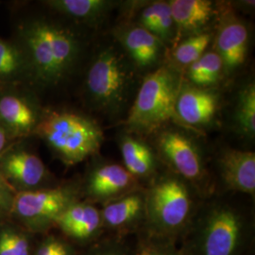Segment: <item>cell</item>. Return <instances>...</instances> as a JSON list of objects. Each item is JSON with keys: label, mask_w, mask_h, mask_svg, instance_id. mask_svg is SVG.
<instances>
[{"label": "cell", "mask_w": 255, "mask_h": 255, "mask_svg": "<svg viewBox=\"0 0 255 255\" xmlns=\"http://www.w3.org/2000/svg\"><path fill=\"white\" fill-rule=\"evenodd\" d=\"M25 54L37 82L55 85L72 69L80 51L73 32L47 21H34L24 28Z\"/></svg>", "instance_id": "cell-1"}, {"label": "cell", "mask_w": 255, "mask_h": 255, "mask_svg": "<svg viewBox=\"0 0 255 255\" xmlns=\"http://www.w3.org/2000/svg\"><path fill=\"white\" fill-rule=\"evenodd\" d=\"M186 232L184 255H247L254 234L248 219L230 205L211 207Z\"/></svg>", "instance_id": "cell-2"}, {"label": "cell", "mask_w": 255, "mask_h": 255, "mask_svg": "<svg viewBox=\"0 0 255 255\" xmlns=\"http://www.w3.org/2000/svg\"><path fill=\"white\" fill-rule=\"evenodd\" d=\"M193 200L182 178L164 176L145 195V222L147 234L174 240L191 223Z\"/></svg>", "instance_id": "cell-3"}, {"label": "cell", "mask_w": 255, "mask_h": 255, "mask_svg": "<svg viewBox=\"0 0 255 255\" xmlns=\"http://www.w3.org/2000/svg\"><path fill=\"white\" fill-rule=\"evenodd\" d=\"M35 131L67 164L80 163L101 148L103 134L90 119L72 113H51Z\"/></svg>", "instance_id": "cell-4"}, {"label": "cell", "mask_w": 255, "mask_h": 255, "mask_svg": "<svg viewBox=\"0 0 255 255\" xmlns=\"http://www.w3.org/2000/svg\"><path fill=\"white\" fill-rule=\"evenodd\" d=\"M180 90L179 79L171 69L162 67L149 74L130 109L128 125L138 130L150 131L178 119L176 102Z\"/></svg>", "instance_id": "cell-5"}, {"label": "cell", "mask_w": 255, "mask_h": 255, "mask_svg": "<svg viewBox=\"0 0 255 255\" xmlns=\"http://www.w3.org/2000/svg\"><path fill=\"white\" fill-rule=\"evenodd\" d=\"M129 73L122 56L109 48L96 58L87 74L86 87L92 100L102 108L120 106L126 98Z\"/></svg>", "instance_id": "cell-6"}, {"label": "cell", "mask_w": 255, "mask_h": 255, "mask_svg": "<svg viewBox=\"0 0 255 255\" xmlns=\"http://www.w3.org/2000/svg\"><path fill=\"white\" fill-rule=\"evenodd\" d=\"M76 196L70 186L26 190L15 195L12 210L29 222L46 225L55 222L64 210L76 203Z\"/></svg>", "instance_id": "cell-7"}, {"label": "cell", "mask_w": 255, "mask_h": 255, "mask_svg": "<svg viewBox=\"0 0 255 255\" xmlns=\"http://www.w3.org/2000/svg\"><path fill=\"white\" fill-rule=\"evenodd\" d=\"M159 149L182 180L199 182L204 177L201 155L194 144L178 131H165L158 140Z\"/></svg>", "instance_id": "cell-8"}, {"label": "cell", "mask_w": 255, "mask_h": 255, "mask_svg": "<svg viewBox=\"0 0 255 255\" xmlns=\"http://www.w3.org/2000/svg\"><path fill=\"white\" fill-rule=\"evenodd\" d=\"M137 179L118 164L100 165L89 176L87 192L98 201H114L135 192Z\"/></svg>", "instance_id": "cell-9"}, {"label": "cell", "mask_w": 255, "mask_h": 255, "mask_svg": "<svg viewBox=\"0 0 255 255\" xmlns=\"http://www.w3.org/2000/svg\"><path fill=\"white\" fill-rule=\"evenodd\" d=\"M219 170L221 180L229 190L255 195V152L226 149L219 158Z\"/></svg>", "instance_id": "cell-10"}, {"label": "cell", "mask_w": 255, "mask_h": 255, "mask_svg": "<svg viewBox=\"0 0 255 255\" xmlns=\"http://www.w3.org/2000/svg\"><path fill=\"white\" fill-rule=\"evenodd\" d=\"M1 174L7 181L30 188L45 181L46 169L36 155L18 149L10 151L2 158Z\"/></svg>", "instance_id": "cell-11"}, {"label": "cell", "mask_w": 255, "mask_h": 255, "mask_svg": "<svg viewBox=\"0 0 255 255\" xmlns=\"http://www.w3.org/2000/svg\"><path fill=\"white\" fill-rule=\"evenodd\" d=\"M103 228L126 231L145 220V196L132 192L105 203L101 210Z\"/></svg>", "instance_id": "cell-12"}, {"label": "cell", "mask_w": 255, "mask_h": 255, "mask_svg": "<svg viewBox=\"0 0 255 255\" xmlns=\"http://www.w3.org/2000/svg\"><path fill=\"white\" fill-rule=\"evenodd\" d=\"M67 236L80 241L97 237L103 228L100 210L87 203H74L55 220Z\"/></svg>", "instance_id": "cell-13"}, {"label": "cell", "mask_w": 255, "mask_h": 255, "mask_svg": "<svg viewBox=\"0 0 255 255\" xmlns=\"http://www.w3.org/2000/svg\"><path fill=\"white\" fill-rule=\"evenodd\" d=\"M218 109V98L212 92L199 88L180 90L176 102L178 119L190 126L210 122Z\"/></svg>", "instance_id": "cell-14"}, {"label": "cell", "mask_w": 255, "mask_h": 255, "mask_svg": "<svg viewBox=\"0 0 255 255\" xmlns=\"http://www.w3.org/2000/svg\"><path fill=\"white\" fill-rule=\"evenodd\" d=\"M249 34L244 24L237 20L229 21L219 30L217 53L222 60L226 72L233 71L245 62Z\"/></svg>", "instance_id": "cell-15"}, {"label": "cell", "mask_w": 255, "mask_h": 255, "mask_svg": "<svg viewBox=\"0 0 255 255\" xmlns=\"http://www.w3.org/2000/svg\"><path fill=\"white\" fill-rule=\"evenodd\" d=\"M36 114L30 104L14 95L0 98V125L15 135H25L35 129Z\"/></svg>", "instance_id": "cell-16"}, {"label": "cell", "mask_w": 255, "mask_h": 255, "mask_svg": "<svg viewBox=\"0 0 255 255\" xmlns=\"http://www.w3.org/2000/svg\"><path fill=\"white\" fill-rule=\"evenodd\" d=\"M161 40L143 27H130L124 33L123 44L138 65L154 64L161 50Z\"/></svg>", "instance_id": "cell-17"}, {"label": "cell", "mask_w": 255, "mask_h": 255, "mask_svg": "<svg viewBox=\"0 0 255 255\" xmlns=\"http://www.w3.org/2000/svg\"><path fill=\"white\" fill-rule=\"evenodd\" d=\"M174 24L184 30H195L205 25L214 14L208 0H172L168 2Z\"/></svg>", "instance_id": "cell-18"}, {"label": "cell", "mask_w": 255, "mask_h": 255, "mask_svg": "<svg viewBox=\"0 0 255 255\" xmlns=\"http://www.w3.org/2000/svg\"><path fill=\"white\" fill-rule=\"evenodd\" d=\"M120 149L124 167L134 178H146L154 172V156L144 143L132 137H124Z\"/></svg>", "instance_id": "cell-19"}, {"label": "cell", "mask_w": 255, "mask_h": 255, "mask_svg": "<svg viewBox=\"0 0 255 255\" xmlns=\"http://www.w3.org/2000/svg\"><path fill=\"white\" fill-rule=\"evenodd\" d=\"M27 71L29 66L25 52L0 39V82H15Z\"/></svg>", "instance_id": "cell-20"}, {"label": "cell", "mask_w": 255, "mask_h": 255, "mask_svg": "<svg viewBox=\"0 0 255 255\" xmlns=\"http://www.w3.org/2000/svg\"><path fill=\"white\" fill-rule=\"evenodd\" d=\"M46 3L61 13L82 21L101 17L109 5L103 0H54Z\"/></svg>", "instance_id": "cell-21"}, {"label": "cell", "mask_w": 255, "mask_h": 255, "mask_svg": "<svg viewBox=\"0 0 255 255\" xmlns=\"http://www.w3.org/2000/svg\"><path fill=\"white\" fill-rule=\"evenodd\" d=\"M223 63L217 52H207L189 66L188 77L197 85H210L219 80Z\"/></svg>", "instance_id": "cell-22"}, {"label": "cell", "mask_w": 255, "mask_h": 255, "mask_svg": "<svg viewBox=\"0 0 255 255\" xmlns=\"http://www.w3.org/2000/svg\"><path fill=\"white\" fill-rule=\"evenodd\" d=\"M237 120L242 132L249 137L255 136V88L254 84L248 85L240 93L237 105Z\"/></svg>", "instance_id": "cell-23"}, {"label": "cell", "mask_w": 255, "mask_h": 255, "mask_svg": "<svg viewBox=\"0 0 255 255\" xmlns=\"http://www.w3.org/2000/svg\"><path fill=\"white\" fill-rule=\"evenodd\" d=\"M211 35L209 33H198L187 38L177 46L174 58L182 65H191L204 54L209 45Z\"/></svg>", "instance_id": "cell-24"}, {"label": "cell", "mask_w": 255, "mask_h": 255, "mask_svg": "<svg viewBox=\"0 0 255 255\" xmlns=\"http://www.w3.org/2000/svg\"><path fill=\"white\" fill-rule=\"evenodd\" d=\"M136 255H184L182 249H178L174 240L151 236L147 233L142 235L137 245Z\"/></svg>", "instance_id": "cell-25"}, {"label": "cell", "mask_w": 255, "mask_h": 255, "mask_svg": "<svg viewBox=\"0 0 255 255\" xmlns=\"http://www.w3.org/2000/svg\"><path fill=\"white\" fill-rule=\"evenodd\" d=\"M29 246L26 237L13 233L0 234V255H28Z\"/></svg>", "instance_id": "cell-26"}, {"label": "cell", "mask_w": 255, "mask_h": 255, "mask_svg": "<svg viewBox=\"0 0 255 255\" xmlns=\"http://www.w3.org/2000/svg\"><path fill=\"white\" fill-rule=\"evenodd\" d=\"M15 194L8 181L0 172V218L12 210Z\"/></svg>", "instance_id": "cell-27"}, {"label": "cell", "mask_w": 255, "mask_h": 255, "mask_svg": "<svg viewBox=\"0 0 255 255\" xmlns=\"http://www.w3.org/2000/svg\"><path fill=\"white\" fill-rule=\"evenodd\" d=\"M89 255H136L122 242L108 240L93 250Z\"/></svg>", "instance_id": "cell-28"}, {"label": "cell", "mask_w": 255, "mask_h": 255, "mask_svg": "<svg viewBox=\"0 0 255 255\" xmlns=\"http://www.w3.org/2000/svg\"><path fill=\"white\" fill-rule=\"evenodd\" d=\"M37 255H72V254L67 245L55 238H49L39 248Z\"/></svg>", "instance_id": "cell-29"}, {"label": "cell", "mask_w": 255, "mask_h": 255, "mask_svg": "<svg viewBox=\"0 0 255 255\" xmlns=\"http://www.w3.org/2000/svg\"><path fill=\"white\" fill-rule=\"evenodd\" d=\"M9 141L8 130L0 125V153L5 149V146Z\"/></svg>", "instance_id": "cell-30"}]
</instances>
